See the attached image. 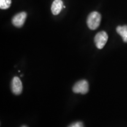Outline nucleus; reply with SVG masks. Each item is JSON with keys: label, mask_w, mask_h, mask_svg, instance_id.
<instances>
[{"label": "nucleus", "mask_w": 127, "mask_h": 127, "mask_svg": "<svg viewBox=\"0 0 127 127\" xmlns=\"http://www.w3.org/2000/svg\"><path fill=\"white\" fill-rule=\"evenodd\" d=\"M68 127H84V126L82 122H76V123H72Z\"/></svg>", "instance_id": "9"}, {"label": "nucleus", "mask_w": 127, "mask_h": 127, "mask_svg": "<svg viewBox=\"0 0 127 127\" xmlns=\"http://www.w3.org/2000/svg\"><path fill=\"white\" fill-rule=\"evenodd\" d=\"M73 92L85 94L89 91V84L86 80H81L76 82L72 88Z\"/></svg>", "instance_id": "3"}, {"label": "nucleus", "mask_w": 127, "mask_h": 127, "mask_svg": "<svg viewBox=\"0 0 127 127\" xmlns=\"http://www.w3.org/2000/svg\"><path fill=\"white\" fill-rule=\"evenodd\" d=\"M11 90L15 95L21 94L23 91V84L20 78L14 77L11 81Z\"/></svg>", "instance_id": "5"}, {"label": "nucleus", "mask_w": 127, "mask_h": 127, "mask_svg": "<svg viewBox=\"0 0 127 127\" xmlns=\"http://www.w3.org/2000/svg\"><path fill=\"white\" fill-rule=\"evenodd\" d=\"M21 127H27V126H25V125H24V126H22Z\"/></svg>", "instance_id": "10"}, {"label": "nucleus", "mask_w": 127, "mask_h": 127, "mask_svg": "<svg viewBox=\"0 0 127 127\" xmlns=\"http://www.w3.org/2000/svg\"><path fill=\"white\" fill-rule=\"evenodd\" d=\"M101 21V15L96 11L92 12L87 18V23L90 30H95L99 26Z\"/></svg>", "instance_id": "1"}, {"label": "nucleus", "mask_w": 127, "mask_h": 127, "mask_svg": "<svg viewBox=\"0 0 127 127\" xmlns=\"http://www.w3.org/2000/svg\"><path fill=\"white\" fill-rule=\"evenodd\" d=\"M27 14L25 12H21L16 14L12 19V23L16 27L21 28L24 24Z\"/></svg>", "instance_id": "4"}, {"label": "nucleus", "mask_w": 127, "mask_h": 127, "mask_svg": "<svg viewBox=\"0 0 127 127\" xmlns=\"http://www.w3.org/2000/svg\"><path fill=\"white\" fill-rule=\"evenodd\" d=\"M116 30H117V33L122 36L124 42L127 43V25L118 26Z\"/></svg>", "instance_id": "7"}, {"label": "nucleus", "mask_w": 127, "mask_h": 127, "mask_svg": "<svg viewBox=\"0 0 127 127\" xmlns=\"http://www.w3.org/2000/svg\"><path fill=\"white\" fill-rule=\"evenodd\" d=\"M108 38V36L106 32H99L95 36L94 41L96 47L98 49H102L107 43Z\"/></svg>", "instance_id": "2"}, {"label": "nucleus", "mask_w": 127, "mask_h": 127, "mask_svg": "<svg viewBox=\"0 0 127 127\" xmlns=\"http://www.w3.org/2000/svg\"><path fill=\"white\" fill-rule=\"evenodd\" d=\"M11 0H0V8L7 9L10 7Z\"/></svg>", "instance_id": "8"}, {"label": "nucleus", "mask_w": 127, "mask_h": 127, "mask_svg": "<svg viewBox=\"0 0 127 127\" xmlns=\"http://www.w3.org/2000/svg\"><path fill=\"white\" fill-rule=\"evenodd\" d=\"M64 7V3L62 0H54L51 5V12L53 15H57L60 13Z\"/></svg>", "instance_id": "6"}]
</instances>
